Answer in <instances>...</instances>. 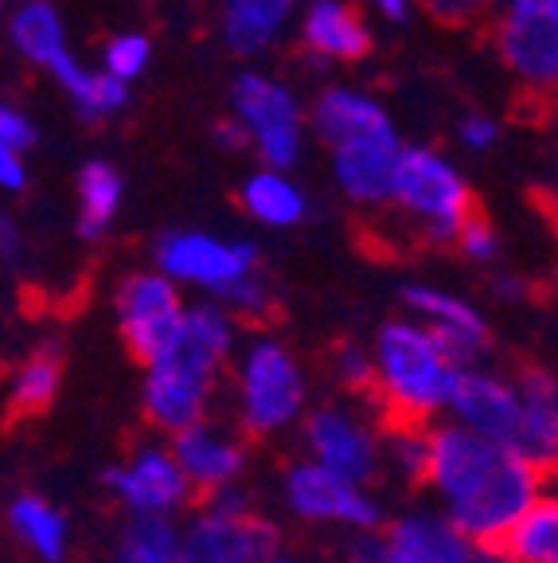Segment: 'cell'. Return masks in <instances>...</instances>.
Segmentation results:
<instances>
[{"label":"cell","instance_id":"obj_1","mask_svg":"<svg viewBox=\"0 0 558 563\" xmlns=\"http://www.w3.org/2000/svg\"><path fill=\"white\" fill-rule=\"evenodd\" d=\"M543 477L512 446L461 431L454 422L426 427L422 482L442 497L445 520L469 544L496 548L504 532L543 497Z\"/></svg>","mask_w":558,"mask_h":563},{"label":"cell","instance_id":"obj_2","mask_svg":"<svg viewBox=\"0 0 558 563\" xmlns=\"http://www.w3.org/2000/svg\"><path fill=\"white\" fill-rule=\"evenodd\" d=\"M367 356L371 396L387 407L391 427H426L429 415L445 411L454 376L461 372L449 349L411 317L387 321Z\"/></svg>","mask_w":558,"mask_h":563},{"label":"cell","instance_id":"obj_3","mask_svg":"<svg viewBox=\"0 0 558 563\" xmlns=\"http://www.w3.org/2000/svg\"><path fill=\"white\" fill-rule=\"evenodd\" d=\"M402 216L418 223L426 243H454L472 216V188L461 168L429 145H402L391 176V200Z\"/></svg>","mask_w":558,"mask_h":563},{"label":"cell","instance_id":"obj_4","mask_svg":"<svg viewBox=\"0 0 558 563\" xmlns=\"http://www.w3.org/2000/svg\"><path fill=\"white\" fill-rule=\"evenodd\" d=\"M238 419L246 434H278L305 411V372L301 361L274 336H254L238 356Z\"/></svg>","mask_w":558,"mask_h":563},{"label":"cell","instance_id":"obj_5","mask_svg":"<svg viewBox=\"0 0 558 563\" xmlns=\"http://www.w3.org/2000/svg\"><path fill=\"white\" fill-rule=\"evenodd\" d=\"M231 118L243 130L246 150L258 153L263 168L289 173L305 150V106L274 75L243 70L231 82Z\"/></svg>","mask_w":558,"mask_h":563},{"label":"cell","instance_id":"obj_6","mask_svg":"<svg viewBox=\"0 0 558 563\" xmlns=\"http://www.w3.org/2000/svg\"><path fill=\"white\" fill-rule=\"evenodd\" d=\"M180 532L183 563H270L281 540L238 485L203 497V509Z\"/></svg>","mask_w":558,"mask_h":563},{"label":"cell","instance_id":"obj_7","mask_svg":"<svg viewBox=\"0 0 558 563\" xmlns=\"http://www.w3.org/2000/svg\"><path fill=\"white\" fill-rule=\"evenodd\" d=\"M157 271L176 286H196L208 301H223L238 282L258 274L263 258L246 239H223L211 231H168L157 239Z\"/></svg>","mask_w":558,"mask_h":563},{"label":"cell","instance_id":"obj_8","mask_svg":"<svg viewBox=\"0 0 558 563\" xmlns=\"http://www.w3.org/2000/svg\"><path fill=\"white\" fill-rule=\"evenodd\" d=\"M504 67L527 90H555L558 82V0H504L492 27Z\"/></svg>","mask_w":558,"mask_h":563},{"label":"cell","instance_id":"obj_9","mask_svg":"<svg viewBox=\"0 0 558 563\" xmlns=\"http://www.w3.org/2000/svg\"><path fill=\"white\" fill-rule=\"evenodd\" d=\"M305 446L309 462L356 485L376 482L379 462H383L376 427L364 415L336 404L316 407V411L305 415Z\"/></svg>","mask_w":558,"mask_h":563},{"label":"cell","instance_id":"obj_10","mask_svg":"<svg viewBox=\"0 0 558 563\" xmlns=\"http://www.w3.org/2000/svg\"><path fill=\"white\" fill-rule=\"evenodd\" d=\"M183 306L188 301L180 298V286L168 282L160 271H141L122 278V286L114 294V317L125 349L148 364L168 344V336L176 333Z\"/></svg>","mask_w":558,"mask_h":563},{"label":"cell","instance_id":"obj_11","mask_svg":"<svg viewBox=\"0 0 558 563\" xmlns=\"http://www.w3.org/2000/svg\"><path fill=\"white\" fill-rule=\"evenodd\" d=\"M286 505L301 520L313 525H344L351 532H376L383 525V509L367 493V485L344 482L316 462H297L286 474Z\"/></svg>","mask_w":558,"mask_h":563},{"label":"cell","instance_id":"obj_12","mask_svg":"<svg viewBox=\"0 0 558 563\" xmlns=\"http://www.w3.org/2000/svg\"><path fill=\"white\" fill-rule=\"evenodd\" d=\"M105 489L130 509V517L172 520L192 501V485L183 482L168 446H137L125 462L105 474Z\"/></svg>","mask_w":558,"mask_h":563},{"label":"cell","instance_id":"obj_13","mask_svg":"<svg viewBox=\"0 0 558 563\" xmlns=\"http://www.w3.org/2000/svg\"><path fill=\"white\" fill-rule=\"evenodd\" d=\"M445 411H449V422L461 427V431H472L480 439L500 442V446H512V434H515L512 379L496 376L489 368H477V364H465L454 376Z\"/></svg>","mask_w":558,"mask_h":563},{"label":"cell","instance_id":"obj_14","mask_svg":"<svg viewBox=\"0 0 558 563\" xmlns=\"http://www.w3.org/2000/svg\"><path fill=\"white\" fill-rule=\"evenodd\" d=\"M231 352H235V317L219 301H196V306H183L180 325L153 361L176 364V368L215 384L219 368L231 361Z\"/></svg>","mask_w":558,"mask_h":563},{"label":"cell","instance_id":"obj_15","mask_svg":"<svg viewBox=\"0 0 558 563\" xmlns=\"http://www.w3.org/2000/svg\"><path fill=\"white\" fill-rule=\"evenodd\" d=\"M402 301L411 309V321L426 325L437 341L449 349L457 364H472L480 352L489 349V321L480 317V309L472 301H465L461 294H449L442 286H426V282H411L402 290Z\"/></svg>","mask_w":558,"mask_h":563},{"label":"cell","instance_id":"obj_16","mask_svg":"<svg viewBox=\"0 0 558 563\" xmlns=\"http://www.w3.org/2000/svg\"><path fill=\"white\" fill-rule=\"evenodd\" d=\"M168 450H172L183 482L192 485V493H203V497L238 485V477H243V470H246L243 439L208 419L188 427V431L172 434V446Z\"/></svg>","mask_w":558,"mask_h":563},{"label":"cell","instance_id":"obj_17","mask_svg":"<svg viewBox=\"0 0 558 563\" xmlns=\"http://www.w3.org/2000/svg\"><path fill=\"white\" fill-rule=\"evenodd\" d=\"M515 387V434L512 450L532 462L539 474H550L558 462V387L547 368H527Z\"/></svg>","mask_w":558,"mask_h":563},{"label":"cell","instance_id":"obj_18","mask_svg":"<svg viewBox=\"0 0 558 563\" xmlns=\"http://www.w3.org/2000/svg\"><path fill=\"white\" fill-rule=\"evenodd\" d=\"M402 137L394 130L371 133V137L344 141L332 150V176L336 188L359 208H383L391 200V176L399 161Z\"/></svg>","mask_w":558,"mask_h":563},{"label":"cell","instance_id":"obj_19","mask_svg":"<svg viewBox=\"0 0 558 563\" xmlns=\"http://www.w3.org/2000/svg\"><path fill=\"white\" fill-rule=\"evenodd\" d=\"M145 387H141V407H145V419L165 434H180L196 422L208 419L211 404V379L192 376V372L176 368L165 361H148L145 364Z\"/></svg>","mask_w":558,"mask_h":563},{"label":"cell","instance_id":"obj_20","mask_svg":"<svg viewBox=\"0 0 558 563\" xmlns=\"http://www.w3.org/2000/svg\"><path fill=\"white\" fill-rule=\"evenodd\" d=\"M383 540V563H472L477 560V544L457 532L445 512L418 509L394 520Z\"/></svg>","mask_w":558,"mask_h":563},{"label":"cell","instance_id":"obj_21","mask_svg":"<svg viewBox=\"0 0 558 563\" xmlns=\"http://www.w3.org/2000/svg\"><path fill=\"white\" fill-rule=\"evenodd\" d=\"M305 130H313L328 150H336L344 141L371 137V133L394 130V125L391 114H387V106L376 95L348 87V82H336V87H324L313 98V106H309L305 114Z\"/></svg>","mask_w":558,"mask_h":563},{"label":"cell","instance_id":"obj_22","mask_svg":"<svg viewBox=\"0 0 558 563\" xmlns=\"http://www.w3.org/2000/svg\"><path fill=\"white\" fill-rule=\"evenodd\" d=\"M301 44L321 63H359L371 52V27L351 0H309L301 12Z\"/></svg>","mask_w":558,"mask_h":563},{"label":"cell","instance_id":"obj_23","mask_svg":"<svg viewBox=\"0 0 558 563\" xmlns=\"http://www.w3.org/2000/svg\"><path fill=\"white\" fill-rule=\"evenodd\" d=\"M301 0H223L219 32L235 55H263L281 40Z\"/></svg>","mask_w":558,"mask_h":563},{"label":"cell","instance_id":"obj_24","mask_svg":"<svg viewBox=\"0 0 558 563\" xmlns=\"http://www.w3.org/2000/svg\"><path fill=\"white\" fill-rule=\"evenodd\" d=\"M9 44L16 47L24 63L52 70L70 52L67 24H63L55 0H16V9L9 16Z\"/></svg>","mask_w":558,"mask_h":563},{"label":"cell","instance_id":"obj_25","mask_svg":"<svg viewBox=\"0 0 558 563\" xmlns=\"http://www.w3.org/2000/svg\"><path fill=\"white\" fill-rule=\"evenodd\" d=\"M238 203H243L250 220L274 231L297 228L309 216L305 188L297 185L289 173H278V168H254L243 180V188H238Z\"/></svg>","mask_w":558,"mask_h":563},{"label":"cell","instance_id":"obj_26","mask_svg":"<svg viewBox=\"0 0 558 563\" xmlns=\"http://www.w3.org/2000/svg\"><path fill=\"white\" fill-rule=\"evenodd\" d=\"M4 520H9L12 537H16L40 563L67 560L70 525H67V517H63V509H55L47 497H40V493H20V497H12Z\"/></svg>","mask_w":558,"mask_h":563},{"label":"cell","instance_id":"obj_27","mask_svg":"<svg viewBox=\"0 0 558 563\" xmlns=\"http://www.w3.org/2000/svg\"><path fill=\"white\" fill-rule=\"evenodd\" d=\"M55 82L63 87L67 102L75 106V114L87 118V122H105L125 110L130 102V87H122L118 79L102 75L98 67H87V63L75 59V52H67L52 70H47Z\"/></svg>","mask_w":558,"mask_h":563},{"label":"cell","instance_id":"obj_28","mask_svg":"<svg viewBox=\"0 0 558 563\" xmlns=\"http://www.w3.org/2000/svg\"><path fill=\"white\" fill-rule=\"evenodd\" d=\"M79 192V235L82 239H102L114 228L118 211L125 200V180L110 161H87L75 180Z\"/></svg>","mask_w":558,"mask_h":563},{"label":"cell","instance_id":"obj_29","mask_svg":"<svg viewBox=\"0 0 558 563\" xmlns=\"http://www.w3.org/2000/svg\"><path fill=\"white\" fill-rule=\"evenodd\" d=\"M63 384L59 349H35L32 356L16 364L9 384V415L12 419H35L55 404Z\"/></svg>","mask_w":558,"mask_h":563},{"label":"cell","instance_id":"obj_30","mask_svg":"<svg viewBox=\"0 0 558 563\" xmlns=\"http://www.w3.org/2000/svg\"><path fill=\"white\" fill-rule=\"evenodd\" d=\"M504 563H558V501L543 493L500 540Z\"/></svg>","mask_w":558,"mask_h":563},{"label":"cell","instance_id":"obj_31","mask_svg":"<svg viewBox=\"0 0 558 563\" xmlns=\"http://www.w3.org/2000/svg\"><path fill=\"white\" fill-rule=\"evenodd\" d=\"M114 563H183V532L165 517H130Z\"/></svg>","mask_w":558,"mask_h":563},{"label":"cell","instance_id":"obj_32","mask_svg":"<svg viewBox=\"0 0 558 563\" xmlns=\"http://www.w3.org/2000/svg\"><path fill=\"white\" fill-rule=\"evenodd\" d=\"M153 63V40L145 32H118L102 44V75L118 79L122 87H130L133 79H141Z\"/></svg>","mask_w":558,"mask_h":563},{"label":"cell","instance_id":"obj_33","mask_svg":"<svg viewBox=\"0 0 558 563\" xmlns=\"http://www.w3.org/2000/svg\"><path fill=\"white\" fill-rule=\"evenodd\" d=\"M219 306L227 309L235 321L238 317H243V321H263V317H270V309H274V290H270V282L263 278V271H258V274H250V278L238 282L235 290L219 301Z\"/></svg>","mask_w":558,"mask_h":563},{"label":"cell","instance_id":"obj_34","mask_svg":"<svg viewBox=\"0 0 558 563\" xmlns=\"http://www.w3.org/2000/svg\"><path fill=\"white\" fill-rule=\"evenodd\" d=\"M454 246H461V255L472 258V263H492L500 255V231L484 216L472 211L469 220L461 223V231H457Z\"/></svg>","mask_w":558,"mask_h":563},{"label":"cell","instance_id":"obj_35","mask_svg":"<svg viewBox=\"0 0 558 563\" xmlns=\"http://www.w3.org/2000/svg\"><path fill=\"white\" fill-rule=\"evenodd\" d=\"M336 379H341L348 391H359V396H371V356L356 344H341L336 349Z\"/></svg>","mask_w":558,"mask_h":563},{"label":"cell","instance_id":"obj_36","mask_svg":"<svg viewBox=\"0 0 558 563\" xmlns=\"http://www.w3.org/2000/svg\"><path fill=\"white\" fill-rule=\"evenodd\" d=\"M35 145V125L32 118L12 106L9 98H0V150H16V153H27Z\"/></svg>","mask_w":558,"mask_h":563},{"label":"cell","instance_id":"obj_37","mask_svg":"<svg viewBox=\"0 0 558 563\" xmlns=\"http://www.w3.org/2000/svg\"><path fill=\"white\" fill-rule=\"evenodd\" d=\"M457 141H461L469 153H489L496 150L500 141V122L492 114H465L457 122Z\"/></svg>","mask_w":558,"mask_h":563},{"label":"cell","instance_id":"obj_38","mask_svg":"<svg viewBox=\"0 0 558 563\" xmlns=\"http://www.w3.org/2000/svg\"><path fill=\"white\" fill-rule=\"evenodd\" d=\"M336 563H383V540H379V532H351V540L341 548Z\"/></svg>","mask_w":558,"mask_h":563},{"label":"cell","instance_id":"obj_39","mask_svg":"<svg viewBox=\"0 0 558 563\" xmlns=\"http://www.w3.org/2000/svg\"><path fill=\"white\" fill-rule=\"evenodd\" d=\"M27 188V161L16 150H0V196H20Z\"/></svg>","mask_w":558,"mask_h":563},{"label":"cell","instance_id":"obj_40","mask_svg":"<svg viewBox=\"0 0 558 563\" xmlns=\"http://www.w3.org/2000/svg\"><path fill=\"white\" fill-rule=\"evenodd\" d=\"M418 4L437 20V24H469V20L480 12L472 0H418Z\"/></svg>","mask_w":558,"mask_h":563},{"label":"cell","instance_id":"obj_41","mask_svg":"<svg viewBox=\"0 0 558 563\" xmlns=\"http://www.w3.org/2000/svg\"><path fill=\"white\" fill-rule=\"evenodd\" d=\"M364 4L387 24H406V16H411V0H364Z\"/></svg>","mask_w":558,"mask_h":563},{"label":"cell","instance_id":"obj_42","mask_svg":"<svg viewBox=\"0 0 558 563\" xmlns=\"http://www.w3.org/2000/svg\"><path fill=\"white\" fill-rule=\"evenodd\" d=\"M16 246H20V231H16V223H12L9 208L0 203V258L16 255Z\"/></svg>","mask_w":558,"mask_h":563},{"label":"cell","instance_id":"obj_43","mask_svg":"<svg viewBox=\"0 0 558 563\" xmlns=\"http://www.w3.org/2000/svg\"><path fill=\"white\" fill-rule=\"evenodd\" d=\"M215 141L223 145V150H246V137H243V130H238L235 118H223V122L215 125Z\"/></svg>","mask_w":558,"mask_h":563},{"label":"cell","instance_id":"obj_44","mask_svg":"<svg viewBox=\"0 0 558 563\" xmlns=\"http://www.w3.org/2000/svg\"><path fill=\"white\" fill-rule=\"evenodd\" d=\"M496 294H500V298H520V294H524V286H520V278H515V274H500Z\"/></svg>","mask_w":558,"mask_h":563},{"label":"cell","instance_id":"obj_45","mask_svg":"<svg viewBox=\"0 0 558 563\" xmlns=\"http://www.w3.org/2000/svg\"><path fill=\"white\" fill-rule=\"evenodd\" d=\"M270 563H305V560H297V555H286V552H278V555H270Z\"/></svg>","mask_w":558,"mask_h":563},{"label":"cell","instance_id":"obj_46","mask_svg":"<svg viewBox=\"0 0 558 563\" xmlns=\"http://www.w3.org/2000/svg\"><path fill=\"white\" fill-rule=\"evenodd\" d=\"M472 4H477V9H489V4H492V0H472Z\"/></svg>","mask_w":558,"mask_h":563},{"label":"cell","instance_id":"obj_47","mask_svg":"<svg viewBox=\"0 0 558 563\" xmlns=\"http://www.w3.org/2000/svg\"><path fill=\"white\" fill-rule=\"evenodd\" d=\"M0 4H9V0H0Z\"/></svg>","mask_w":558,"mask_h":563}]
</instances>
